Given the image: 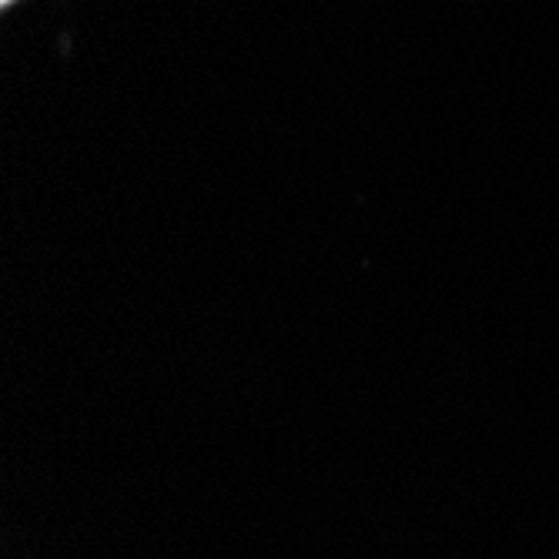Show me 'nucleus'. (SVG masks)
I'll use <instances>...</instances> for the list:
<instances>
[{
    "instance_id": "nucleus-1",
    "label": "nucleus",
    "mask_w": 559,
    "mask_h": 559,
    "mask_svg": "<svg viewBox=\"0 0 559 559\" xmlns=\"http://www.w3.org/2000/svg\"><path fill=\"white\" fill-rule=\"evenodd\" d=\"M4 4H11V0H4Z\"/></svg>"
}]
</instances>
